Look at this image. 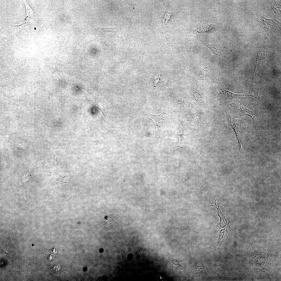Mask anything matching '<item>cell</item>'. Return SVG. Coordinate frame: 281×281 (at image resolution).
<instances>
[{
    "label": "cell",
    "mask_w": 281,
    "mask_h": 281,
    "mask_svg": "<svg viewBox=\"0 0 281 281\" xmlns=\"http://www.w3.org/2000/svg\"><path fill=\"white\" fill-rule=\"evenodd\" d=\"M205 110L192 108L188 113V117L186 120L188 124L192 128L198 129L203 127L209 122L208 116Z\"/></svg>",
    "instance_id": "cell-1"
},
{
    "label": "cell",
    "mask_w": 281,
    "mask_h": 281,
    "mask_svg": "<svg viewBox=\"0 0 281 281\" xmlns=\"http://www.w3.org/2000/svg\"><path fill=\"white\" fill-rule=\"evenodd\" d=\"M231 106L235 108L240 116H248L251 117L253 120L255 128L256 130L257 125L261 119L260 113L259 111L250 106H244L234 103L231 104Z\"/></svg>",
    "instance_id": "cell-2"
},
{
    "label": "cell",
    "mask_w": 281,
    "mask_h": 281,
    "mask_svg": "<svg viewBox=\"0 0 281 281\" xmlns=\"http://www.w3.org/2000/svg\"><path fill=\"white\" fill-rule=\"evenodd\" d=\"M171 110L168 108L162 113L158 115L148 114V118L151 120L155 127L156 138L159 137L162 133L163 124L171 112Z\"/></svg>",
    "instance_id": "cell-3"
},
{
    "label": "cell",
    "mask_w": 281,
    "mask_h": 281,
    "mask_svg": "<svg viewBox=\"0 0 281 281\" xmlns=\"http://www.w3.org/2000/svg\"><path fill=\"white\" fill-rule=\"evenodd\" d=\"M230 126L234 130L239 143V150H242L241 146L242 144V135L243 133L242 130L240 120L234 119L228 112L225 111Z\"/></svg>",
    "instance_id": "cell-4"
},
{
    "label": "cell",
    "mask_w": 281,
    "mask_h": 281,
    "mask_svg": "<svg viewBox=\"0 0 281 281\" xmlns=\"http://www.w3.org/2000/svg\"><path fill=\"white\" fill-rule=\"evenodd\" d=\"M119 218L118 215L113 213L108 214L106 216L105 220L103 222L104 233L114 227L118 223Z\"/></svg>",
    "instance_id": "cell-5"
},
{
    "label": "cell",
    "mask_w": 281,
    "mask_h": 281,
    "mask_svg": "<svg viewBox=\"0 0 281 281\" xmlns=\"http://www.w3.org/2000/svg\"><path fill=\"white\" fill-rule=\"evenodd\" d=\"M219 91L220 92H218L219 94L220 95V96L227 102L231 101L233 97H235L251 96L255 98V97L252 95L251 92L247 94H235L223 89H220Z\"/></svg>",
    "instance_id": "cell-6"
},
{
    "label": "cell",
    "mask_w": 281,
    "mask_h": 281,
    "mask_svg": "<svg viewBox=\"0 0 281 281\" xmlns=\"http://www.w3.org/2000/svg\"><path fill=\"white\" fill-rule=\"evenodd\" d=\"M188 125L186 120L182 121L180 124L177 129V134L179 143H183L184 134Z\"/></svg>",
    "instance_id": "cell-7"
},
{
    "label": "cell",
    "mask_w": 281,
    "mask_h": 281,
    "mask_svg": "<svg viewBox=\"0 0 281 281\" xmlns=\"http://www.w3.org/2000/svg\"><path fill=\"white\" fill-rule=\"evenodd\" d=\"M102 31V33L104 34V38L105 40L107 42H110L113 39L112 34L114 30L113 28H100Z\"/></svg>",
    "instance_id": "cell-8"
},
{
    "label": "cell",
    "mask_w": 281,
    "mask_h": 281,
    "mask_svg": "<svg viewBox=\"0 0 281 281\" xmlns=\"http://www.w3.org/2000/svg\"><path fill=\"white\" fill-rule=\"evenodd\" d=\"M210 69L209 65L203 68L199 75L198 80H204L209 75Z\"/></svg>",
    "instance_id": "cell-9"
},
{
    "label": "cell",
    "mask_w": 281,
    "mask_h": 281,
    "mask_svg": "<svg viewBox=\"0 0 281 281\" xmlns=\"http://www.w3.org/2000/svg\"><path fill=\"white\" fill-rule=\"evenodd\" d=\"M170 259V262L171 264L174 269L178 272H182L184 271V268L181 265L177 260L171 258Z\"/></svg>",
    "instance_id": "cell-10"
}]
</instances>
